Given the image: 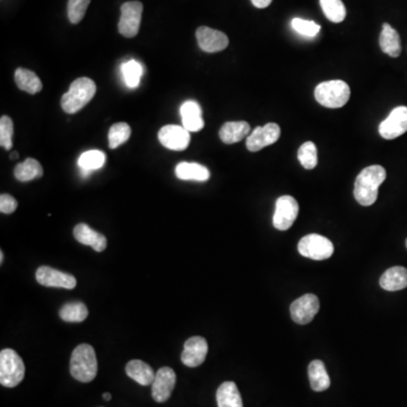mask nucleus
Here are the masks:
<instances>
[{
    "mask_svg": "<svg viewBox=\"0 0 407 407\" xmlns=\"http://www.w3.org/2000/svg\"><path fill=\"white\" fill-rule=\"evenodd\" d=\"M387 173L382 165H370L362 170L354 184V198L362 206H371L378 198L380 184L386 180Z\"/></svg>",
    "mask_w": 407,
    "mask_h": 407,
    "instance_id": "obj_1",
    "label": "nucleus"
},
{
    "mask_svg": "<svg viewBox=\"0 0 407 407\" xmlns=\"http://www.w3.org/2000/svg\"><path fill=\"white\" fill-rule=\"evenodd\" d=\"M96 93L95 83L88 77H81L71 83L67 93L61 98L62 110L73 114L82 110Z\"/></svg>",
    "mask_w": 407,
    "mask_h": 407,
    "instance_id": "obj_2",
    "label": "nucleus"
},
{
    "mask_svg": "<svg viewBox=\"0 0 407 407\" xmlns=\"http://www.w3.org/2000/svg\"><path fill=\"white\" fill-rule=\"evenodd\" d=\"M71 374L81 382H90L98 374V360L90 344H81L73 350L71 358Z\"/></svg>",
    "mask_w": 407,
    "mask_h": 407,
    "instance_id": "obj_3",
    "label": "nucleus"
},
{
    "mask_svg": "<svg viewBox=\"0 0 407 407\" xmlns=\"http://www.w3.org/2000/svg\"><path fill=\"white\" fill-rule=\"evenodd\" d=\"M350 90L344 81H327L320 83L314 90V98L322 107L338 109L344 107L350 100Z\"/></svg>",
    "mask_w": 407,
    "mask_h": 407,
    "instance_id": "obj_4",
    "label": "nucleus"
},
{
    "mask_svg": "<svg viewBox=\"0 0 407 407\" xmlns=\"http://www.w3.org/2000/svg\"><path fill=\"white\" fill-rule=\"evenodd\" d=\"M25 376V365L20 356L11 348L0 352V384L4 387L14 388Z\"/></svg>",
    "mask_w": 407,
    "mask_h": 407,
    "instance_id": "obj_5",
    "label": "nucleus"
},
{
    "mask_svg": "<svg viewBox=\"0 0 407 407\" xmlns=\"http://www.w3.org/2000/svg\"><path fill=\"white\" fill-rule=\"evenodd\" d=\"M297 250L303 257L314 260H326L333 256L334 244L324 235L312 233L305 235L299 241Z\"/></svg>",
    "mask_w": 407,
    "mask_h": 407,
    "instance_id": "obj_6",
    "label": "nucleus"
},
{
    "mask_svg": "<svg viewBox=\"0 0 407 407\" xmlns=\"http://www.w3.org/2000/svg\"><path fill=\"white\" fill-rule=\"evenodd\" d=\"M143 4L141 1H127L122 6V16L119 20V33L124 37H135L141 28Z\"/></svg>",
    "mask_w": 407,
    "mask_h": 407,
    "instance_id": "obj_7",
    "label": "nucleus"
},
{
    "mask_svg": "<svg viewBox=\"0 0 407 407\" xmlns=\"http://www.w3.org/2000/svg\"><path fill=\"white\" fill-rule=\"evenodd\" d=\"M299 214V204L292 196H282L276 201L273 224L275 229L286 231L293 225Z\"/></svg>",
    "mask_w": 407,
    "mask_h": 407,
    "instance_id": "obj_8",
    "label": "nucleus"
},
{
    "mask_svg": "<svg viewBox=\"0 0 407 407\" xmlns=\"http://www.w3.org/2000/svg\"><path fill=\"white\" fill-rule=\"evenodd\" d=\"M319 299L314 294H305L290 307L292 319L299 325H307L319 311Z\"/></svg>",
    "mask_w": 407,
    "mask_h": 407,
    "instance_id": "obj_9",
    "label": "nucleus"
},
{
    "mask_svg": "<svg viewBox=\"0 0 407 407\" xmlns=\"http://www.w3.org/2000/svg\"><path fill=\"white\" fill-rule=\"evenodd\" d=\"M407 131V107H397L379 124V134L384 139H395Z\"/></svg>",
    "mask_w": 407,
    "mask_h": 407,
    "instance_id": "obj_10",
    "label": "nucleus"
},
{
    "mask_svg": "<svg viewBox=\"0 0 407 407\" xmlns=\"http://www.w3.org/2000/svg\"><path fill=\"white\" fill-rule=\"evenodd\" d=\"M158 141L171 151H184L190 143V133L184 126L167 124L158 131Z\"/></svg>",
    "mask_w": 407,
    "mask_h": 407,
    "instance_id": "obj_11",
    "label": "nucleus"
},
{
    "mask_svg": "<svg viewBox=\"0 0 407 407\" xmlns=\"http://www.w3.org/2000/svg\"><path fill=\"white\" fill-rule=\"evenodd\" d=\"M280 136L281 128L277 124L271 122L264 127H257L247 137V148L250 152H258L276 143Z\"/></svg>",
    "mask_w": 407,
    "mask_h": 407,
    "instance_id": "obj_12",
    "label": "nucleus"
},
{
    "mask_svg": "<svg viewBox=\"0 0 407 407\" xmlns=\"http://www.w3.org/2000/svg\"><path fill=\"white\" fill-rule=\"evenodd\" d=\"M177 376L169 367H163L155 373V379L152 384V397L158 403H164L172 395Z\"/></svg>",
    "mask_w": 407,
    "mask_h": 407,
    "instance_id": "obj_13",
    "label": "nucleus"
},
{
    "mask_svg": "<svg viewBox=\"0 0 407 407\" xmlns=\"http://www.w3.org/2000/svg\"><path fill=\"white\" fill-rule=\"evenodd\" d=\"M198 45L201 50L208 54H214L218 51L224 50L229 45V37L223 32L218 31L214 28L201 26L196 31Z\"/></svg>",
    "mask_w": 407,
    "mask_h": 407,
    "instance_id": "obj_14",
    "label": "nucleus"
},
{
    "mask_svg": "<svg viewBox=\"0 0 407 407\" xmlns=\"http://www.w3.org/2000/svg\"><path fill=\"white\" fill-rule=\"evenodd\" d=\"M208 344L206 339L201 336L190 337L184 343V352L181 354V361L189 367H199L206 359Z\"/></svg>",
    "mask_w": 407,
    "mask_h": 407,
    "instance_id": "obj_15",
    "label": "nucleus"
},
{
    "mask_svg": "<svg viewBox=\"0 0 407 407\" xmlns=\"http://www.w3.org/2000/svg\"><path fill=\"white\" fill-rule=\"evenodd\" d=\"M35 277L39 284L48 288H62L71 290L76 286V278L71 274L51 269L49 266H42L37 269Z\"/></svg>",
    "mask_w": 407,
    "mask_h": 407,
    "instance_id": "obj_16",
    "label": "nucleus"
},
{
    "mask_svg": "<svg viewBox=\"0 0 407 407\" xmlns=\"http://www.w3.org/2000/svg\"><path fill=\"white\" fill-rule=\"evenodd\" d=\"M181 118H182V126L186 128L189 133H197L203 129L205 126L203 119V111L201 105L196 101H187L181 105Z\"/></svg>",
    "mask_w": 407,
    "mask_h": 407,
    "instance_id": "obj_17",
    "label": "nucleus"
},
{
    "mask_svg": "<svg viewBox=\"0 0 407 407\" xmlns=\"http://www.w3.org/2000/svg\"><path fill=\"white\" fill-rule=\"evenodd\" d=\"M73 237L84 246L92 247L96 252H105L107 248V237L90 229L88 224L81 223L75 226Z\"/></svg>",
    "mask_w": 407,
    "mask_h": 407,
    "instance_id": "obj_18",
    "label": "nucleus"
},
{
    "mask_svg": "<svg viewBox=\"0 0 407 407\" xmlns=\"http://www.w3.org/2000/svg\"><path fill=\"white\" fill-rule=\"evenodd\" d=\"M379 284L386 291H401L407 288V269L401 266H395L387 269L380 277Z\"/></svg>",
    "mask_w": 407,
    "mask_h": 407,
    "instance_id": "obj_19",
    "label": "nucleus"
},
{
    "mask_svg": "<svg viewBox=\"0 0 407 407\" xmlns=\"http://www.w3.org/2000/svg\"><path fill=\"white\" fill-rule=\"evenodd\" d=\"M250 133V124L246 122H230L220 127V138L224 144H235L248 137Z\"/></svg>",
    "mask_w": 407,
    "mask_h": 407,
    "instance_id": "obj_20",
    "label": "nucleus"
},
{
    "mask_svg": "<svg viewBox=\"0 0 407 407\" xmlns=\"http://www.w3.org/2000/svg\"><path fill=\"white\" fill-rule=\"evenodd\" d=\"M308 376L311 389L317 393L325 391L331 386V378L328 376L324 362L320 360H314L310 362L308 367Z\"/></svg>",
    "mask_w": 407,
    "mask_h": 407,
    "instance_id": "obj_21",
    "label": "nucleus"
},
{
    "mask_svg": "<svg viewBox=\"0 0 407 407\" xmlns=\"http://www.w3.org/2000/svg\"><path fill=\"white\" fill-rule=\"evenodd\" d=\"M379 45H380L382 52L387 54L388 56L397 58L401 54V45L399 32L394 30L387 23H384L382 25V34L379 37Z\"/></svg>",
    "mask_w": 407,
    "mask_h": 407,
    "instance_id": "obj_22",
    "label": "nucleus"
},
{
    "mask_svg": "<svg viewBox=\"0 0 407 407\" xmlns=\"http://www.w3.org/2000/svg\"><path fill=\"white\" fill-rule=\"evenodd\" d=\"M126 373L129 378L138 382L141 386H150L155 379V373L152 367L141 361V360H133L129 361L126 365Z\"/></svg>",
    "mask_w": 407,
    "mask_h": 407,
    "instance_id": "obj_23",
    "label": "nucleus"
},
{
    "mask_svg": "<svg viewBox=\"0 0 407 407\" xmlns=\"http://www.w3.org/2000/svg\"><path fill=\"white\" fill-rule=\"evenodd\" d=\"M216 401L218 407H243L240 391L233 382L220 384L216 391Z\"/></svg>",
    "mask_w": 407,
    "mask_h": 407,
    "instance_id": "obj_24",
    "label": "nucleus"
},
{
    "mask_svg": "<svg viewBox=\"0 0 407 407\" xmlns=\"http://www.w3.org/2000/svg\"><path fill=\"white\" fill-rule=\"evenodd\" d=\"M175 175L180 180L199 181L204 182L207 181L211 177L208 169L198 163H188V162H181L175 167Z\"/></svg>",
    "mask_w": 407,
    "mask_h": 407,
    "instance_id": "obj_25",
    "label": "nucleus"
},
{
    "mask_svg": "<svg viewBox=\"0 0 407 407\" xmlns=\"http://www.w3.org/2000/svg\"><path fill=\"white\" fill-rule=\"evenodd\" d=\"M105 160H107V156L105 153L93 150L83 153L82 155L79 156L77 163L81 169V173L85 178L95 170L101 169L105 165Z\"/></svg>",
    "mask_w": 407,
    "mask_h": 407,
    "instance_id": "obj_26",
    "label": "nucleus"
},
{
    "mask_svg": "<svg viewBox=\"0 0 407 407\" xmlns=\"http://www.w3.org/2000/svg\"><path fill=\"white\" fill-rule=\"evenodd\" d=\"M15 82L20 90L30 94H37L41 92L43 85L37 73L28 71L25 68H18L15 71Z\"/></svg>",
    "mask_w": 407,
    "mask_h": 407,
    "instance_id": "obj_27",
    "label": "nucleus"
},
{
    "mask_svg": "<svg viewBox=\"0 0 407 407\" xmlns=\"http://www.w3.org/2000/svg\"><path fill=\"white\" fill-rule=\"evenodd\" d=\"M15 178L20 182H28L41 178L43 167L35 158H26L23 163L17 164L14 170Z\"/></svg>",
    "mask_w": 407,
    "mask_h": 407,
    "instance_id": "obj_28",
    "label": "nucleus"
},
{
    "mask_svg": "<svg viewBox=\"0 0 407 407\" xmlns=\"http://www.w3.org/2000/svg\"><path fill=\"white\" fill-rule=\"evenodd\" d=\"M59 316L64 322H82L88 318V307L83 302L67 303L60 309Z\"/></svg>",
    "mask_w": 407,
    "mask_h": 407,
    "instance_id": "obj_29",
    "label": "nucleus"
},
{
    "mask_svg": "<svg viewBox=\"0 0 407 407\" xmlns=\"http://www.w3.org/2000/svg\"><path fill=\"white\" fill-rule=\"evenodd\" d=\"M320 6L331 22L341 23L345 20L346 8L342 0H320Z\"/></svg>",
    "mask_w": 407,
    "mask_h": 407,
    "instance_id": "obj_30",
    "label": "nucleus"
},
{
    "mask_svg": "<svg viewBox=\"0 0 407 407\" xmlns=\"http://www.w3.org/2000/svg\"><path fill=\"white\" fill-rule=\"evenodd\" d=\"M122 76L128 88H136L141 83L143 67L136 60H129L122 66Z\"/></svg>",
    "mask_w": 407,
    "mask_h": 407,
    "instance_id": "obj_31",
    "label": "nucleus"
},
{
    "mask_svg": "<svg viewBox=\"0 0 407 407\" xmlns=\"http://www.w3.org/2000/svg\"><path fill=\"white\" fill-rule=\"evenodd\" d=\"M297 158L305 169H314L318 164V151L314 143L307 141L301 145L297 151Z\"/></svg>",
    "mask_w": 407,
    "mask_h": 407,
    "instance_id": "obj_32",
    "label": "nucleus"
},
{
    "mask_svg": "<svg viewBox=\"0 0 407 407\" xmlns=\"http://www.w3.org/2000/svg\"><path fill=\"white\" fill-rule=\"evenodd\" d=\"M131 135V129H130L129 124L126 122H119V124H113L112 127L109 130V147L110 148H117L120 145L124 144L129 139Z\"/></svg>",
    "mask_w": 407,
    "mask_h": 407,
    "instance_id": "obj_33",
    "label": "nucleus"
},
{
    "mask_svg": "<svg viewBox=\"0 0 407 407\" xmlns=\"http://www.w3.org/2000/svg\"><path fill=\"white\" fill-rule=\"evenodd\" d=\"M90 0H68V18L73 24H77L84 18Z\"/></svg>",
    "mask_w": 407,
    "mask_h": 407,
    "instance_id": "obj_34",
    "label": "nucleus"
},
{
    "mask_svg": "<svg viewBox=\"0 0 407 407\" xmlns=\"http://www.w3.org/2000/svg\"><path fill=\"white\" fill-rule=\"evenodd\" d=\"M13 135H14V124L8 116H3L0 119V145L5 150L11 151L13 147Z\"/></svg>",
    "mask_w": 407,
    "mask_h": 407,
    "instance_id": "obj_35",
    "label": "nucleus"
},
{
    "mask_svg": "<svg viewBox=\"0 0 407 407\" xmlns=\"http://www.w3.org/2000/svg\"><path fill=\"white\" fill-rule=\"evenodd\" d=\"M292 28L294 31L305 35V37H316L320 32V25L314 20H302V18H294L292 20Z\"/></svg>",
    "mask_w": 407,
    "mask_h": 407,
    "instance_id": "obj_36",
    "label": "nucleus"
},
{
    "mask_svg": "<svg viewBox=\"0 0 407 407\" xmlns=\"http://www.w3.org/2000/svg\"><path fill=\"white\" fill-rule=\"evenodd\" d=\"M17 208V201L13 196L3 194L0 196V212L4 214H11Z\"/></svg>",
    "mask_w": 407,
    "mask_h": 407,
    "instance_id": "obj_37",
    "label": "nucleus"
},
{
    "mask_svg": "<svg viewBox=\"0 0 407 407\" xmlns=\"http://www.w3.org/2000/svg\"><path fill=\"white\" fill-rule=\"evenodd\" d=\"M273 0H252V5L257 8H266L271 5Z\"/></svg>",
    "mask_w": 407,
    "mask_h": 407,
    "instance_id": "obj_38",
    "label": "nucleus"
},
{
    "mask_svg": "<svg viewBox=\"0 0 407 407\" xmlns=\"http://www.w3.org/2000/svg\"><path fill=\"white\" fill-rule=\"evenodd\" d=\"M103 399H105V401H110V399H111V394H110V393H105V394H103Z\"/></svg>",
    "mask_w": 407,
    "mask_h": 407,
    "instance_id": "obj_39",
    "label": "nucleus"
},
{
    "mask_svg": "<svg viewBox=\"0 0 407 407\" xmlns=\"http://www.w3.org/2000/svg\"><path fill=\"white\" fill-rule=\"evenodd\" d=\"M11 160H14V158L16 160V158H18V153L15 152L14 151V152L11 153Z\"/></svg>",
    "mask_w": 407,
    "mask_h": 407,
    "instance_id": "obj_40",
    "label": "nucleus"
},
{
    "mask_svg": "<svg viewBox=\"0 0 407 407\" xmlns=\"http://www.w3.org/2000/svg\"><path fill=\"white\" fill-rule=\"evenodd\" d=\"M4 261V252H0V263H3Z\"/></svg>",
    "mask_w": 407,
    "mask_h": 407,
    "instance_id": "obj_41",
    "label": "nucleus"
},
{
    "mask_svg": "<svg viewBox=\"0 0 407 407\" xmlns=\"http://www.w3.org/2000/svg\"><path fill=\"white\" fill-rule=\"evenodd\" d=\"M406 248H407V239H406Z\"/></svg>",
    "mask_w": 407,
    "mask_h": 407,
    "instance_id": "obj_42",
    "label": "nucleus"
}]
</instances>
